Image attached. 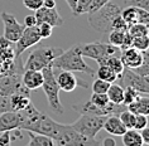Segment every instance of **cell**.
<instances>
[{"label":"cell","mask_w":149,"mask_h":146,"mask_svg":"<svg viewBox=\"0 0 149 146\" xmlns=\"http://www.w3.org/2000/svg\"><path fill=\"white\" fill-rule=\"evenodd\" d=\"M107 1H110V0H92L91 6H90V12H94V10L99 9L100 6H102L104 4H106ZM90 12H88V13H90Z\"/></svg>","instance_id":"cell-39"},{"label":"cell","mask_w":149,"mask_h":146,"mask_svg":"<svg viewBox=\"0 0 149 146\" xmlns=\"http://www.w3.org/2000/svg\"><path fill=\"white\" fill-rule=\"evenodd\" d=\"M56 80H57L59 89H62V91H65V92L74 91L77 84H79L77 78L74 77L73 72H70V71H61L58 76L56 77Z\"/></svg>","instance_id":"cell-16"},{"label":"cell","mask_w":149,"mask_h":146,"mask_svg":"<svg viewBox=\"0 0 149 146\" xmlns=\"http://www.w3.org/2000/svg\"><path fill=\"white\" fill-rule=\"evenodd\" d=\"M120 59L124 67L130 68V69H135L143 62V54H141L140 51L130 47L124 51H120Z\"/></svg>","instance_id":"cell-12"},{"label":"cell","mask_w":149,"mask_h":146,"mask_svg":"<svg viewBox=\"0 0 149 146\" xmlns=\"http://www.w3.org/2000/svg\"><path fill=\"white\" fill-rule=\"evenodd\" d=\"M118 84H120L121 87H126V86H132L136 89L139 93H145L149 95V74L141 76V74L135 73L133 69L125 68L123 69V72L119 74L116 78Z\"/></svg>","instance_id":"cell-7"},{"label":"cell","mask_w":149,"mask_h":146,"mask_svg":"<svg viewBox=\"0 0 149 146\" xmlns=\"http://www.w3.org/2000/svg\"><path fill=\"white\" fill-rule=\"evenodd\" d=\"M128 27L129 25L125 23V20L123 19V17L119 14V15L115 18V19L113 20V23H111V30L113 29H116V30H128Z\"/></svg>","instance_id":"cell-34"},{"label":"cell","mask_w":149,"mask_h":146,"mask_svg":"<svg viewBox=\"0 0 149 146\" xmlns=\"http://www.w3.org/2000/svg\"><path fill=\"white\" fill-rule=\"evenodd\" d=\"M126 32V30H125ZM125 32L124 30H116V29H113L109 33V43L113 44V46L118 47L120 49L123 42H124V37H125Z\"/></svg>","instance_id":"cell-23"},{"label":"cell","mask_w":149,"mask_h":146,"mask_svg":"<svg viewBox=\"0 0 149 146\" xmlns=\"http://www.w3.org/2000/svg\"><path fill=\"white\" fill-rule=\"evenodd\" d=\"M36 19H37V24L39 23H48L51 24L52 27H61L65 23L63 18L59 15L57 8H44V6H40L39 9L36 10L34 13Z\"/></svg>","instance_id":"cell-11"},{"label":"cell","mask_w":149,"mask_h":146,"mask_svg":"<svg viewBox=\"0 0 149 146\" xmlns=\"http://www.w3.org/2000/svg\"><path fill=\"white\" fill-rule=\"evenodd\" d=\"M121 13L120 6L115 3L107 1L106 4L100 6L99 9L88 14V23L99 33H109L111 30V23Z\"/></svg>","instance_id":"cell-2"},{"label":"cell","mask_w":149,"mask_h":146,"mask_svg":"<svg viewBox=\"0 0 149 146\" xmlns=\"http://www.w3.org/2000/svg\"><path fill=\"white\" fill-rule=\"evenodd\" d=\"M105 64L109 66L110 68L118 74V76L123 72V69L125 68L124 64H123V62H121V59H120V57H118V55H115V54L114 55H110V57L106 59Z\"/></svg>","instance_id":"cell-25"},{"label":"cell","mask_w":149,"mask_h":146,"mask_svg":"<svg viewBox=\"0 0 149 146\" xmlns=\"http://www.w3.org/2000/svg\"><path fill=\"white\" fill-rule=\"evenodd\" d=\"M20 115L18 111H9L0 115V132L20 129Z\"/></svg>","instance_id":"cell-13"},{"label":"cell","mask_w":149,"mask_h":146,"mask_svg":"<svg viewBox=\"0 0 149 146\" xmlns=\"http://www.w3.org/2000/svg\"><path fill=\"white\" fill-rule=\"evenodd\" d=\"M139 95L140 93L134 87H132V86H126L125 89H124V101H123V103H125L126 106H128L129 103H132L133 101H135V98Z\"/></svg>","instance_id":"cell-30"},{"label":"cell","mask_w":149,"mask_h":146,"mask_svg":"<svg viewBox=\"0 0 149 146\" xmlns=\"http://www.w3.org/2000/svg\"><path fill=\"white\" fill-rule=\"evenodd\" d=\"M22 83L28 89H38L42 87L43 83V73L42 71L34 69H24L23 76H22Z\"/></svg>","instance_id":"cell-14"},{"label":"cell","mask_w":149,"mask_h":146,"mask_svg":"<svg viewBox=\"0 0 149 146\" xmlns=\"http://www.w3.org/2000/svg\"><path fill=\"white\" fill-rule=\"evenodd\" d=\"M29 135V146H53L54 145V140L51 137L46 136L42 134H37V132H32L28 131Z\"/></svg>","instance_id":"cell-19"},{"label":"cell","mask_w":149,"mask_h":146,"mask_svg":"<svg viewBox=\"0 0 149 146\" xmlns=\"http://www.w3.org/2000/svg\"><path fill=\"white\" fill-rule=\"evenodd\" d=\"M79 46V51L82 57H88L94 61L97 62L99 66L105 64L106 59L110 55H114L120 52L118 47L113 46V44H106V43H86V44H77Z\"/></svg>","instance_id":"cell-5"},{"label":"cell","mask_w":149,"mask_h":146,"mask_svg":"<svg viewBox=\"0 0 149 146\" xmlns=\"http://www.w3.org/2000/svg\"><path fill=\"white\" fill-rule=\"evenodd\" d=\"M63 52L61 47H40L37 48L28 55L27 61L24 63V69H34L42 71L52 63L54 58H57Z\"/></svg>","instance_id":"cell-4"},{"label":"cell","mask_w":149,"mask_h":146,"mask_svg":"<svg viewBox=\"0 0 149 146\" xmlns=\"http://www.w3.org/2000/svg\"><path fill=\"white\" fill-rule=\"evenodd\" d=\"M0 18H1V21L4 24V34H3V37L10 40V42L15 43L20 38V35L23 34L25 25L20 24L13 14L6 12H3L0 14Z\"/></svg>","instance_id":"cell-8"},{"label":"cell","mask_w":149,"mask_h":146,"mask_svg":"<svg viewBox=\"0 0 149 146\" xmlns=\"http://www.w3.org/2000/svg\"><path fill=\"white\" fill-rule=\"evenodd\" d=\"M91 3H92V0H77L73 14L76 17L81 15V14H87L88 12H90Z\"/></svg>","instance_id":"cell-28"},{"label":"cell","mask_w":149,"mask_h":146,"mask_svg":"<svg viewBox=\"0 0 149 146\" xmlns=\"http://www.w3.org/2000/svg\"><path fill=\"white\" fill-rule=\"evenodd\" d=\"M110 82H106L101 80V78H97L96 81H94V83H92L91 88H92V92L94 93H106L107 89L110 87Z\"/></svg>","instance_id":"cell-29"},{"label":"cell","mask_w":149,"mask_h":146,"mask_svg":"<svg viewBox=\"0 0 149 146\" xmlns=\"http://www.w3.org/2000/svg\"><path fill=\"white\" fill-rule=\"evenodd\" d=\"M128 32L133 37H140V35H147L149 34V27L141 23H136L128 27Z\"/></svg>","instance_id":"cell-26"},{"label":"cell","mask_w":149,"mask_h":146,"mask_svg":"<svg viewBox=\"0 0 149 146\" xmlns=\"http://www.w3.org/2000/svg\"><path fill=\"white\" fill-rule=\"evenodd\" d=\"M24 25H25V27H34V25H37L36 15H27V17H25Z\"/></svg>","instance_id":"cell-40"},{"label":"cell","mask_w":149,"mask_h":146,"mask_svg":"<svg viewBox=\"0 0 149 146\" xmlns=\"http://www.w3.org/2000/svg\"><path fill=\"white\" fill-rule=\"evenodd\" d=\"M133 48L144 52L149 49V34L147 35H140V37H133Z\"/></svg>","instance_id":"cell-24"},{"label":"cell","mask_w":149,"mask_h":146,"mask_svg":"<svg viewBox=\"0 0 149 146\" xmlns=\"http://www.w3.org/2000/svg\"><path fill=\"white\" fill-rule=\"evenodd\" d=\"M38 27V32L40 34V38L42 39H46V38H49L52 35V32H53V27L48 23H39L37 24Z\"/></svg>","instance_id":"cell-32"},{"label":"cell","mask_w":149,"mask_h":146,"mask_svg":"<svg viewBox=\"0 0 149 146\" xmlns=\"http://www.w3.org/2000/svg\"><path fill=\"white\" fill-rule=\"evenodd\" d=\"M106 116H97V115H87L84 113L81 117L71 123V127L77 131L79 134L84 135L88 138H95L97 134L102 130L104 122H105Z\"/></svg>","instance_id":"cell-6"},{"label":"cell","mask_w":149,"mask_h":146,"mask_svg":"<svg viewBox=\"0 0 149 146\" xmlns=\"http://www.w3.org/2000/svg\"><path fill=\"white\" fill-rule=\"evenodd\" d=\"M140 135H141V138H143L144 144L149 145V127L145 126L143 130H140Z\"/></svg>","instance_id":"cell-41"},{"label":"cell","mask_w":149,"mask_h":146,"mask_svg":"<svg viewBox=\"0 0 149 146\" xmlns=\"http://www.w3.org/2000/svg\"><path fill=\"white\" fill-rule=\"evenodd\" d=\"M15 58V43L10 42L4 37H0V69L1 73L12 67Z\"/></svg>","instance_id":"cell-10"},{"label":"cell","mask_w":149,"mask_h":146,"mask_svg":"<svg viewBox=\"0 0 149 146\" xmlns=\"http://www.w3.org/2000/svg\"><path fill=\"white\" fill-rule=\"evenodd\" d=\"M101 144L104 146H115L116 145V141H115L114 138H111V137H107V138H105V140L101 141Z\"/></svg>","instance_id":"cell-42"},{"label":"cell","mask_w":149,"mask_h":146,"mask_svg":"<svg viewBox=\"0 0 149 146\" xmlns=\"http://www.w3.org/2000/svg\"><path fill=\"white\" fill-rule=\"evenodd\" d=\"M97 78H101L104 81L113 83V82L116 81L118 74L107 64H101V66H99V69H97Z\"/></svg>","instance_id":"cell-21"},{"label":"cell","mask_w":149,"mask_h":146,"mask_svg":"<svg viewBox=\"0 0 149 146\" xmlns=\"http://www.w3.org/2000/svg\"><path fill=\"white\" fill-rule=\"evenodd\" d=\"M145 126H148V116L135 113V121H134L133 129L140 131V130H143Z\"/></svg>","instance_id":"cell-33"},{"label":"cell","mask_w":149,"mask_h":146,"mask_svg":"<svg viewBox=\"0 0 149 146\" xmlns=\"http://www.w3.org/2000/svg\"><path fill=\"white\" fill-rule=\"evenodd\" d=\"M121 137H123V144L125 146H141L144 144L141 135H140V131L134 130V129L126 130L121 135Z\"/></svg>","instance_id":"cell-18"},{"label":"cell","mask_w":149,"mask_h":146,"mask_svg":"<svg viewBox=\"0 0 149 146\" xmlns=\"http://www.w3.org/2000/svg\"><path fill=\"white\" fill-rule=\"evenodd\" d=\"M43 6L44 8H56V0H43Z\"/></svg>","instance_id":"cell-43"},{"label":"cell","mask_w":149,"mask_h":146,"mask_svg":"<svg viewBox=\"0 0 149 146\" xmlns=\"http://www.w3.org/2000/svg\"><path fill=\"white\" fill-rule=\"evenodd\" d=\"M53 68L70 72H82L87 74H94L95 71L85 63L82 55L79 51V46H73L70 49L63 51L57 58L52 61Z\"/></svg>","instance_id":"cell-1"},{"label":"cell","mask_w":149,"mask_h":146,"mask_svg":"<svg viewBox=\"0 0 149 146\" xmlns=\"http://www.w3.org/2000/svg\"><path fill=\"white\" fill-rule=\"evenodd\" d=\"M90 101L96 106H106L110 102L106 93H94V92H92V96L90 97Z\"/></svg>","instance_id":"cell-31"},{"label":"cell","mask_w":149,"mask_h":146,"mask_svg":"<svg viewBox=\"0 0 149 146\" xmlns=\"http://www.w3.org/2000/svg\"><path fill=\"white\" fill-rule=\"evenodd\" d=\"M40 39L42 38H40L37 25H34V27H25L23 34L15 42V55H22L24 53V51H27L28 48L38 44Z\"/></svg>","instance_id":"cell-9"},{"label":"cell","mask_w":149,"mask_h":146,"mask_svg":"<svg viewBox=\"0 0 149 146\" xmlns=\"http://www.w3.org/2000/svg\"><path fill=\"white\" fill-rule=\"evenodd\" d=\"M0 76H1V69H0Z\"/></svg>","instance_id":"cell-45"},{"label":"cell","mask_w":149,"mask_h":146,"mask_svg":"<svg viewBox=\"0 0 149 146\" xmlns=\"http://www.w3.org/2000/svg\"><path fill=\"white\" fill-rule=\"evenodd\" d=\"M120 15L128 25H133L138 23V8L136 6H126L124 10H121Z\"/></svg>","instance_id":"cell-22"},{"label":"cell","mask_w":149,"mask_h":146,"mask_svg":"<svg viewBox=\"0 0 149 146\" xmlns=\"http://www.w3.org/2000/svg\"><path fill=\"white\" fill-rule=\"evenodd\" d=\"M133 44V35L130 34V33L126 30L125 32V37H124V42H123L121 47H120V51H124L126 48H130Z\"/></svg>","instance_id":"cell-38"},{"label":"cell","mask_w":149,"mask_h":146,"mask_svg":"<svg viewBox=\"0 0 149 146\" xmlns=\"http://www.w3.org/2000/svg\"><path fill=\"white\" fill-rule=\"evenodd\" d=\"M23 4L27 9L36 12L40 6H43V0H23Z\"/></svg>","instance_id":"cell-36"},{"label":"cell","mask_w":149,"mask_h":146,"mask_svg":"<svg viewBox=\"0 0 149 146\" xmlns=\"http://www.w3.org/2000/svg\"><path fill=\"white\" fill-rule=\"evenodd\" d=\"M42 73H43L42 88L47 96L48 103H49L51 108L56 113L63 115L65 113V110H63V106H62L61 101H59V86L57 83V80H56L54 69H53L52 63H49L47 67H44L42 69Z\"/></svg>","instance_id":"cell-3"},{"label":"cell","mask_w":149,"mask_h":146,"mask_svg":"<svg viewBox=\"0 0 149 146\" xmlns=\"http://www.w3.org/2000/svg\"><path fill=\"white\" fill-rule=\"evenodd\" d=\"M102 129H105L106 132H109L110 135H114V136H121L126 131V127L124 126V123L121 122L119 115L106 116Z\"/></svg>","instance_id":"cell-15"},{"label":"cell","mask_w":149,"mask_h":146,"mask_svg":"<svg viewBox=\"0 0 149 146\" xmlns=\"http://www.w3.org/2000/svg\"><path fill=\"white\" fill-rule=\"evenodd\" d=\"M12 134L10 131H4L0 132V146H9L12 144Z\"/></svg>","instance_id":"cell-37"},{"label":"cell","mask_w":149,"mask_h":146,"mask_svg":"<svg viewBox=\"0 0 149 146\" xmlns=\"http://www.w3.org/2000/svg\"><path fill=\"white\" fill-rule=\"evenodd\" d=\"M106 95L109 97L110 102L123 103V101H124V88H123L120 84H118L116 82H113V83L110 84L109 89H107Z\"/></svg>","instance_id":"cell-20"},{"label":"cell","mask_w":149,"mask_h":146,"mask_svg":"<svg viewBox=\"0 0 149 146\" xmlns=\"http://www.w3.org/2000/svg\"><path fill=\"white\" fill-rule=\"evenodd\" d=\"M66 3H67V5L70 6V9L72 10V13H73V12H74V8H76L77 0H66Z\"/></svg>","instance_id":"cell-44"},{"label":"cell","mask_w":149,"mask_h":146,"mask_svg":"<svg viewBox=\"0 0 149 146\" xmlns=\"http://www.w3.org/2000/svg\"><path fill=\"white\" fill-rule=\"evenodd\" d=\"M124 1L128 6H136L149 12V0H124Z\"/></svg>","instance_id":"cell-35"},{"label":"cell","mask_w":149,"mask_h":146,"mask_svg":"<svg viewBox=\"0 0 149 146\" xmlns=\"http://www.w3.org/2000/svg\"><path fill=\"white\" fill-rule=\"evenodd\" d=\"M128 110L133 113H139L144 116H149V97L138 96L135 101L128 104Z\"/></svg>","instance_id":"cell-17"},{"label":"cell","mask_w":149,"mask_h":146,"mask_svg":"<svg viewBox=\"0 0 149 146\" xmlns=\"http://www.w3.org/2000/svg\"><path fill=\"white\" fill-rule=\"evenodd\" d=\"M119 117H120L121 122L124 123V126L126 127V130L129 129H133L134 126V121H135V113H133V112H130L128 108L124 111H121L120 113H119Z\"/></svg>","instance_id":"cell-27"}]
</instances>
